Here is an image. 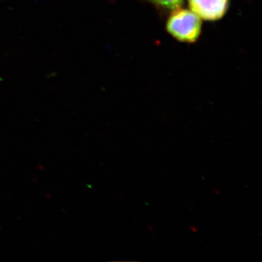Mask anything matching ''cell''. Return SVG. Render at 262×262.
Returning a JSON list of instances; mask_svg holds the SVG:
<instances>
[{
  "label": "cell",
  "instance_id": "cell-1",
  "mask_svg": "<svg viewBox=\"0 0 262 262\" xmlns=\"http://www.w3.org/2000/svg\"><path fill=\"white\" fill-rule=\"evenodd\" d=\"M202 19L189 8H179L170 12L165 30L177 42L192 45L198 42L203 31Z\"/></svg>",
  "mask_w": 262,
  "mask_h": 262
},
{
  "label": "cell",
  "instance_id": "cell-2",
  "mask_svg": "<svg viewBox=\"0 0 262 262\" xmlns=\"http://www.w3.org/2000/svg\"><path fill=\"white\" fill-rule=\"evenodd\" d=\"M189 9L202 20L216 22L228 13L231 0H187Z\"/></svg>",
  "mask_w": 262,
  "mask_h": 262
},
{
  "label": "cell",
  "instance_id": "cell-3",
  "mask_svg": "<svg viewBox=\"0 0 262 262\" xmlns=\"http://www.w3.org/2000/svg\"><path fill=\"white\" fill-rule=\"evenodd\" d=\"M160 15L165 16L170 12L184 6L185 0H146Z\"/></svg>",
  "mask_w": 262,
  "mask_h": 262
}]
</instances>
